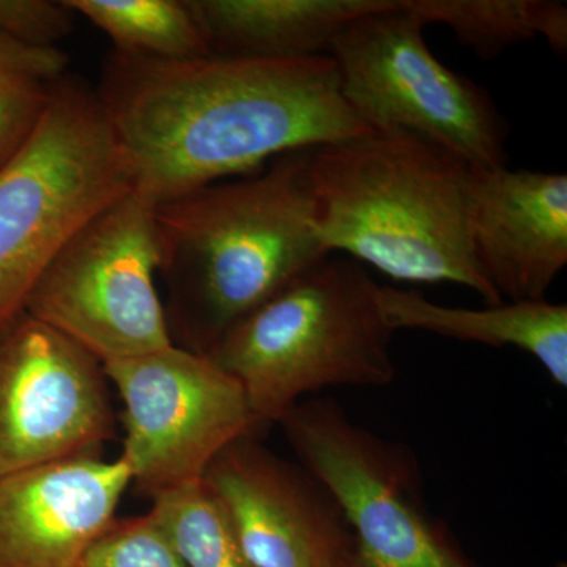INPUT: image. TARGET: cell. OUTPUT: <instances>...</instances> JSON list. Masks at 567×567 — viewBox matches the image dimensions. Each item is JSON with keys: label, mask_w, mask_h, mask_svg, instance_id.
Returning a JSON list of instances; mask_svg holds the SVG:
<instances>
[{"label": "cell", "mask_w": 567, "mask_h": 567, "mask_svg": "<svg viewBox=\"0 0 567 567\" xmlns=\"http://www.w3.org/2000/svg\"><path fill=\"white\" fill-rule=\"evenodd\" d=\"M55 81L0 73V171L9 166L39 130Z\"/></svg>", "instance_id": "obj_20"}, {"label": "cell", "mask_w": 567, "mask_h": 567, "mask_svg": "<svg viewBox=\"0 0 567 567\" xmlns=\"http://www.w3.org/2000/svg\"><path fill=\"white\" fill-rule=\"evenodd\" d=\"M103 371L123 402L121 458L152 498L203 480L227 446L260 429L244 388L207 353L173 344Z\"/></svg>", "instance_id": "obj_9"}, {"label": "cell", "mask_w": 567, "mask_h": 567, "mask_svg": "<svg viewBox=\"0 0 567 567\" xmlns=\"http://www.w3.org/2000/svg\"><path fill=\"white\" fill-rule=\"evenodd\" d=\"M212 54L305 59L327 55L349 22L395 0H186Z\"/></svg>", "instance_id": "obj_14"}, {"label": "cell", "mask_w": 567, "mask_h": 567, "mask_svg": "<svg viewBox=\"0 0 567 567\" xmlns=\"http://www.w3.org/2000/svg\"><path fill=\"white\" fill-rule=\"evenodd\" d=\"M153 205L128 193L96 213L59 249L25 312L102 364L173 346L156 275Z\"/></svg>", "instance_id": "obj_7"}, {"label": "cell", "mask_w": 567, "mask_h": 567, "mask_svg": "<svg viewBox=\"0 0 567 567\" xmlns=\"http://www.w3.org/2000/svg\"><path fill=\"white\" fill-rule=\"evenodd\" d=\"M103 364L28 312L0 333V477L100 457L115 434Z\"/></svg>", "instance_id": "obj_10"}, {"label": "cell", "mask_w": 567, "mask_h": 567, "mask_svg": "<svg viewBox=\"0 0 567 567\" xmlns=\"http://www.w3.org/2000/svg\"><path fill=\"white\" fill-rule=\"evenodd\" d=\"M379 306L393 331L427 333L503 349L516 347L536 358L558 386H567V306L509 301L483 309L450 308L416 290L380 286Z\"/></svg>", "instance_id": "obj_15"}, {"label": "cell", "mask_w": 567, "mask_h": 567, "mask_svg": "<svg viewBox=\"0 0 567 567\" xmlns=\"http://www.w3.org/2000/svg\"><path fill=\"white\" fill-rule=\"evenodd\" d=\"M424 24L440 22L481 61H494L507 48L546 39L557 54L567 50V7L554 0H406Z\"/></svg>", "instance_id": "obj_16"}, {"label": "cell", "mask_w": 567, "mask_h": 567, "mask_svg": "<svg viewBox=\"0 0 567 567\" xmlns=\"http://www.w3.org/2000/svg\"><path fill=\"white\" fill-rule=\"evenodd\" d=\"M380 286L350 257L328 256L223 336L208 357L244 388L257 424L281 423L327 388L393 383L394 331Z\"/></svg>", "instance_id": "obj_4"}, {"label": "cell", "mask_w": 567, "mask_h": 567, "mask_svg": "<svg viewBox=\"0 0 567 567\" xmlns=\"http://www.w3.org/2000/svg\"><path fill=\"white\" fill-rule=\"evenodd\" d=\"M69 55L59 48H31L0 33V73H20L58 81L69 70Z\"/></svg>", "instance_id": "obj_22"}, {"label": "cell", "mask_w": 567, "mask_h": 567, "mask_svg": "<svg viewBox=\"0 0 567 567\" xmlns=\"http://www.w3.org/2000/svg\"><path fill=\"white\" fill-rule=\"evenodd\" d=\"M204 480L229 511L254 567H350L352 533L333 496L256 436L227 446Z\"/></svg>", "instance_id": "obj_11"}, {"label": "cell", "mask_w": 567, "mask_h": 567, "mask_svg": "<svg viewBox=\"0 0 567 567\" xmlns=\"http://www.w3.org/2000/svg\"><path fill=\"white\" fill-rule=\"evenodd\" d=\"M78 14L66 0H0V33L31 48H58Z\"/></svg>", "instance_id": "obj_21"}, {"label": "cell", "mask_w": 567, "mask_h": 567, "mask_svg": "<svg viewBox=\"0 0 567 567\" xmlns=\"http://www.w3.org/2000/svg\"><path fill=\"white\" fill-rule=\"evenodd\" d=\"M557 567H567V566L565 565V563H559V565Z\"/></svg>", "instance_id": "obj_23"}, {"label": "cell", "mask_w": 567, "mask_h": 567, "mask_svg": "<svg viewBox=\"0 0 567 567\" xmlns=\"http://www.w3.org/2000/svg\"><path fill=\"white\" fill-rule=\"evenodd\" d=\"M78 18L106 33L114 51L152 61L210 55L186 0H66Z\"/></svg>", "instance_id": "obj_17"}, {"label": "cell", "mask_w": 567, "mask_h": 567, "mask_svg": "<svg viewBox=\"0 0 567 567\" xmlns=\"http://www.w3.org/2000/svg\"><path fill=\"white\" fill-rule=\"evenodd\" d=\"M306 148L254 173L153 205L159 274L173 284L194 352L328 256L316 227Z\"/></svg>", "instance_id": "obj_3"}, {"label": "cell", "mask_w": 567, "mask_h": 567, "mask_svg": "<svg viewBox=\"0 0 567 567\" xmlns=\"http://www.w3.org/2000/svg\"><path fill=\"white\" fill-rule=\"evenodd\" d=\"M133 177L156 205L286 153L371 133L328 55L152 61L111 52L99 87Z\"/></svg>", "instance_id": "obj_1"}, {"label": "cell", "mask_w": 567, "mask_h": 567, "mask_svg": "<svg viewBox=\"0 0 567 567\" xmlns=\"http://www.w3.org/2000/svg\"><path fill=\"white\" fill-rule=\"evenodd\" d=\"M466 203L473 254L499 298L547 300L567 264L566 174L470 167Z\"/></svg>", "instance_id": "obj_12"}, {"label": "cell", "mask_w": 567, "mask_h": 567, "mask_svg": "<svg viewBox=\"0 0 567 567\" xmlns=\"http://www.w3.org/2000/svg\"><path fill=\"white\" fill-rule=\"evenodd\" d=\"M78 567H188L151 513L117 518L93 540Z\"/></svg>", "instance_id": "obj_19"}, {"label": "cell", "mask_w": 567, "mask_h": 567, "mask_svg": "<svg viewBox=\"0 0 567 567\" xmlns=\"http://www.w3.org/2000/svg\"><path fill=\"white\" fill-rule=\"evenodd\" d=\"M406 0L357 18L327 55L339 91L372 133H404L453 153L472 169L507 167L509 125L481 85L429 50Z\"/></svg>", "instance_id": "obj_6"}, {"label": "cell", "mask_w": 567, "mask_h": 567, "mask_svg": "<svg viewBox=\"0 0 567 567\" xmlns=\"http://www.w3.org/2000/svg\"><path fill=\"white\" fill-rule=\"evenodd\" d=\"M132 484L121 457H78L0 477V567H78Z\"/></svg>", "instance_id": "obj_13"}, {"label": "cell", "mask_w": 567, "mask_h": 567, "mask_svg": "<svg viewBox=\"0 0 567 567\" xmlns=\"http://www.w3.org/2000/svg\"><path fill=\"white\" fill-rule=\"evenodd\" d=\"M305 167L328 252L394 281L457 284L503 303L473 254L470 166L453 153L412 134L371 132L306 148Z\"/></svg>", "instance_id": "obj_2"}, {"label": "cell", "mask_w": 567, "mask_h": 567, "mask_svg": "<svg viewBox=\"0 0 567 567\" xmlns=\"http://www.w3.org/2000/svg\"><path fill=\"white\" fill-rule=\"evenodd\" d=\"M151 516L188 567H254L229 511L215 488L199 480L153 496Z\"/></svg>", "instance_id": "obj_18"}, {"label": "cell", "mask_w": 567, "mask_h": 567, "mask_svg": "<svg viewBox=\"0 0 567 567\" xmlns=\"http://www.w3.org/2000/svg\"><path fill=\"white\" fill-rule=\"evenodd\" d=\"M279 424L349 525L350 567H473L421 502L406 447L354 423L331 399L300 402Z\"/></svg>", "instance_id": "obj_8"}, {"label": "cell", "mask_w": 567, "mask_h": 567, "mask_svg": "<svg viewBox=\"0 0 567 567\" xmlns=\"http://www.w3.org/2000/svg\"><path fill=\"white\" fill-rule=\"evenodd\" d=\"M132 192L128 159L99 93L65 74L32 140L0 171V333L24 315L71 235Z\"/></svg>", "instance_id": "obj_5"}]
</instances>
